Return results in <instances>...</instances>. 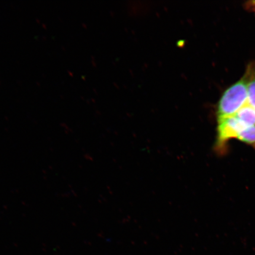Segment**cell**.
<instances>
[{"label":"cell","mask_w":255,"mask_h":255,"mask_svg":"<svg viewBox=\"0 0 255 255\" xmlns=\"http://www.w3.org/2000/svg\"><path fill=\"white\" fill-rule=\"evenodd\" d=\"M217 147L222 148L226 142L238 136L245 127L235 116L218 120Z\"/></svg>","instance_id":"obj_2"},{"label":"cell","mask_w":255,"mask_h":255,"mask_svg":"<svg viewBox=\"0 0 255 255\" xmlns=\"http://www.w3.org/2000/svg\"><path fill=\"white\" fill-rule=\"evenodd\" d=\"M241 141L251 145H255V126L245 128L238 136Z\"/></svg>","instance_id":"obj_5"},{"label":"cell","mask_w":255,"mask_h":255,"mask_svg":"<svg viewBox=\"0 0 255 255\" xmlns=\"http://www.w3.org/2000/svg\"><path fill=\"white\" fill-rule=\"evenodd\" d=\"M246 127L255 126V110L247 104L235 116Z\"/></svg>","instance_id":"obj_3"},{"label":"cell","mask_w":255,"mask_h":255,"mask_svg":"<svg viewBox=\"0 0 255 255\" xmlns=\"http://www.w3.org/2000/svg\"><path fill=\"white\" fill-rule=\"evenodd\" d=\"M248 76L244 77L233 84L223 92L217 107L218 120L234 117L248 104Z\"/></svg>","instance_id":"obj_1"},{"label":"cell","mask_w":255,"mask_h":255,"mask_svg":"<svg viewBox=\"0 0 255 255\" xmlns=\"http://www.w3.org/2000/svg\"><path fill=\"white\" fill-rule=\"evenodd\" d=\"M246 73L248 76V104L255 110V67L249 66Z\"/></svg>","instance_id":"obj_4"}]
</instances>
